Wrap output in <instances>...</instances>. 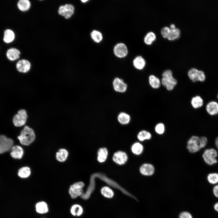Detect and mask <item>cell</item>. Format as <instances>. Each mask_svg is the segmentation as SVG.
Here are the masks:
<instances>
[{
  "label": "cell",
  "mask_w": 218,
  "mask_h": 218,
  "mask_svg": "<svg viewBox=\"0 0 218 218\" xmlns=\"http://www.w3.org/2000/svg\"><path fill=\"white\" fill-rule=\"evenodd\" d=\"M20 143L24 145L28 146L35 140V134L33 129L28 126H25L18 137Z\"/></svg>",
  "instance_id": "6da1fadb"
},
{
  "label": "cell",
  "mask_w": 218,
  "mask_h": 218,
  "mask_svg": "<svg viewBox=\"0 0 218 218\" xmlns=\"http://www.w3.org/2000/svg\"><path fill=\"white\" fill-rule=\"evenodd\" d=\"M161 83L167 90H173L177 83V81L173 76L172 71L170 70H165L163 73Z\"/></svg>",
  "instance_id": "7a4b0ae2"
},
{
  "label": "cell",
  "mask_w": 218,
  "mask_h": 218,
  "mask_svg": "<svg viewBox=\"0 0 218 218\" xmlns=\"http://www.w3.org/2000/svg\"><path fill=\"white\" fill-rule=\"evenodd\" d=\"M28 117L27 111L25 109H20L13 116L12 119L13 123L15 127L22 126L26 123Z\"/></svg>",
  "instance_id": "3957f363"
},
{
  "label": "cell",
  "mask_w": 218,
  "mask_h": 218,
  "mask_svg": "<svg viewBox=\"0 0 218 218\" xmlns=\"http://www.w3.org/2000/svg\"><path fill=\"white\" fill-rule=\"evenodd\" d=\"M84 186V183L81 181L77 182L71 185L69 190V193L71 198L74 199L81 196L84 193L83 187Z\"/></svg>",
  "instance_id": "277c9868"
},
{
  "label": "cell",
  "mask_w": 218,
  "mask_h": 218,
  "mask_svg": "<svg viewBox=\"0 0 218 218\" xmlns=\"http://www.w3.org/2000/svg\"><path fill=\"white\" fill-rule=\"evenodd\" d=\"M217 156V151L213 148L205 150L203 155V157L205 162L210 165L217 163L216 157Z\"/></svg>",
  "instance_id": "5b68a950"
},
{
  "label": "cell",
  "mask_w": 218,
  "mask_h": 218,
  "mask_svg": "<svg viewBox=\"0 0 218 218\" xmlns=\"http://www.w3.org/2000/svg\"><path fill=\"white\" fill-rule=\"evenodd\" d=\"M188 75L190 79L194 82L197 81H203L206 78L203 71L195 68L190 69L188 72Z\"/></svg>",
  "instance_id": "8992f818"
},
{
  "label": "cell",
  "mask_w": 218,
  "mask_h": 218,
  "mask_svg": "<svg viewBox=\"0 0 218 218\" xmlns=\"http://www.w3.org/2000/svg\"><path fill=\"white\" fill-rule=\"evenodd\" d=\"M13 141L5 135H0V154L9 150L13 146Z\"/></svg>",
  "instance_id": "52a82bcc"
},
{
  "label": "cell",
  "mask_w": 218,
  "mask_h": 218,
  "mask_svg": "<svg viewBox=\"0 0 218 218\" xmlns=\"http://www.w3.org/2000/svg\"><path fill=\"white\" fill-rule=\"evenodd\" d=\"M187 147L189 151L191 153L198 151L200 149V137L197 136L192 137L187 141Z\"/></svg>",
  "instance_id": "ba28073f"
},
{
  "label": "cell",
  "mask_w": 218,
  "mask_h": 218,
  "mask_svg": "<svg viewBox=\"0 0 218 218\" xmlns=\"http://www.w3.org/2000/svg\"><path fill=\"white\" fill-rule=\"evenodd\" d=\"M16 68L20 73H26L28 72L31 68V64L28 60L22 59L17 61L16 64Z\"/></svg>",
  "instance_id": "9c48e42d"
},
{
  "label": "cell",
  "mask_w": 218,
  "mask_h": 218,
  "mask_svg": "<svg viewBox=\"0 0 218 218\" xmlns=\"http://www.w3.org/2000/svg\"><path fill=\"white\" fill-rule=\"evenodd\" d=\"M113 86L116 91L120 93L125 92L127 88V84L122 79L118 77H116L114 79Z\"/></svg>",
  "instance_id": "30bf717a"
},
{
  "label": "cell",
  "mask_w": 218,
  "mask_h": 218,
  "mask_svg": "<svg viewBox=\"0 0 218 218\" xmlns=\"http://www.w3.org/2000/svg\"><path fill=\"white\" fill-rule=\"evenodd\" d=\"M112 160L116 164L122 165L124 164L127 162L128 156L125 152L118 151L114 154Z\"/></svg>",
  "instance_id": "8fae6325"
},
{
  "label": "cell",
  "mask_w": 218,
  "mask_h": 218,
  "mask_svg": "<svg viewBox=\"0 0 218 218\" xmlns=\"http://www.w3.org/2000/svg\"><path fill=\"white\" fill-rule=\"evenodd\" d=\"M114 51L115 55L119 58L125 57L128 53V50L126 45L122 43L116 45L114 48Z\"/></svg>",
  "instance_id": "7c38bea8"
},
{
  "label": "cell",
  "mask_w": 218,
  "mask_h": 218,
  "mask_svg": "<svg viewBox=\"0 0 218 218\" xmlns=\"http://www.w3.org/2000/svg\"><path fill=\"white\" fill-rule=\"evenodd\" d=\"M140 173L145 176H150L153 175L155 171L154 166L149 163H145L140 167L139 169Z\"/></svg>",
  "instance_id": "4fadbf2b"
},
{
  "label": "cell",
  "mask_w": 218,
  "mask_h": 218,
  "mask_svg": "<svg viewBox=\"0 0 218 218\" xmlns=\"http://www.w3.org/2000/svg\"><path fill=\"white\" fill-rule=\"evenodd\" d=\"M20 54V52L18 49L15 48H11L7 50L6 56L9 60L13 61L19 58Z\"/></svg>",
  "instance_id": "5bb4252c"
},
{
  "label": "cell",
  "mask_w": 218,
  "mask_h": 218,
  "mask_svg": "<svg viewBox=\"0 0 218 218\" xmlns=\"http://www.w3.org/2000/svg\"><path fill=\"white\" fill-rule=\"evenodd\" d=\"M11 150L10 155L12 157L18 159L22 158L24 155V151L21 147L18 145L13 146Z\"/></svg>",
  "instance_id": "9a60e30c"
},
{
  "label": "cell",
  "mask_w": 218,
  "mask_h": 218,
  "mask_svg": "<svg viewBox=\"0 0 218 218\" xmlns=\"http://www.w3.org/2000/svg\"><path fill=\"white\" fill-rule=\"evenodd\" d=\"M206 110L210 115H214L218 113V103L215 101H211L206 105Z\"/></svg>",
  "instance_id": "2e32d148"
},
{
  "label": "cell",
  "mask_w": 218,
  "mask_h": 218,
  "mask_svg": "<svg viewBox=\"0 0 218 218\" xmlns=\"http://www.w3.org/2000/svg\"><path fill=\"white\" fill-rule=\"evenodd\" d=\"M15 35L14 32L11 29H7L4 32L3 40L6 43H10L14 40Z\"/></svg>",
  "instance_id": "e0dca14e"
},
{
  "label": "cell",
  "mask_w": 218,
  "mask_h": 218,
  "mask_svg": "<svg viewBox=\"0 0 218 218\" xmlns=\"http://www.w3.org/2000/svg\"><path fill=\"white\" fill-rule=\"evenodd\" d=\"M68 156V152L66 149H59L56 154V160L59 162H63L67 159Z\"/></svg>",
  "instance_id": "ac0fdd59"
},
{
  "label": "cell",
  "mask_w": 218,
  "mask_h": 218,
  "mask_svg": "<svg viewBox=\"0 0 218 218\" xmlns=\"http://www.w3.org/2000/svg\"><path fill=\"white\" fill-rule=\"evenodd\" d=\"M97 160L100 163L104 162L106 160L108 155L107 149L101 147L99 149L97 152Z\"/></svg>",
  "instance_id": "d6986e66"
},
{
  "label": "cell",
  "mask_w": 218,
  "mask_h": 218,
  "mask_svg": "<svg viewBox=\"0 0 218 218\" xmlns=\"http://www.w3.org/2000/svg\"><path fill=\"white\" fill-rule=\"evenodd\" d=\"M133 65L134 67L138 70H142L145 67L146 61L141 56L137 57L133 61Z\"/></svg>",
  "instance_id": "ffe728a7"
},
{
  "label": "cell",
  "mask_w": 218,
  "mask_h": 218,
  "mask_svg": "<svg viewBox=\"0 0 218 218\" xmlns=\"http://www.w3.org/2000/svg\"><path fill=\"white\" fill-rule=\"evenodd\" d=\"M36 211L38 213L44 214L47 213L48 208L47 204L44 201L39 202L35 205Z\"/></svg>",
  "instance_id": "44dd1931"
},
{
  "label": "cell",
  "mask_w": 218,
  "mask_h": 218,
  "mask_svg": "<svg viewBox=\"0 0 218 218\" xmlns=\"http://www.w3.org/2000/svg\"><path fill=\"white\" fill-rule=\"evenodd\" d=\"M18 9L22 12H25L28 10L30 7L31 4L28 0H20L17 4Z\"/></svg>",
  "instance_id": "7402d4cb"
},
{
  "label": "cell",
  "mask_w": 218,
  "mask_h": 218,
  "mask_svg": "<svg viewBox=\"0 0 218 218\" xmlns=\"http://www.w3.org/2000/svg\"><path fill=\"white\" fill-rule=\"evenodd\" d=\"M117 120L121 124L123 125L126 124L130 122V117L127 114L122 112L118 114L117 116Z\"/></svg>",
  "instance_id": "603a6c76"
},
{
  "label": "cell",
  "mask_w": 218,
  "mask_h": 218,
  "mask_svg": "<svg viewBox=\"0 0 218 218\" xmlns=\"http://www.w3.org/2000/svg\"><path fill=\"white\" fill-rule=\"evenodd\" d=\"M31 171L30 168L28 167H24L20 168L18 170V176L22 178H26L30 175Z\"/></svg>",
  "instance_id": "cb8c5ba5"
},
{
  "label": "cell",
  "mask_w": 218,
  "mask_h": 218,
  "mask_svg": "<svg viewBox=\"0 0 218 218\" xmlns=\"http://www.w3.org/2000/svg\"><path fill=\"white\" fill-rule=\"evenodd\" d=\"M191 104L194 108L197 109L201 107L203 105V101L200 97L197 96L192 98Z\"/></svg>",
  "instance_id": "d4e9b609"
},
{
  "label": "cell",
  "mask_w": 218,
  "mask_h": 218,
  "mask_svg": "<svg viewBox=\"0 0 218 218\" xmlns=\"http://www.w3.org/2000/svg\"><path fill=\"white\" fill-rule=\"evenodd\" d=\"M149 81L150 86L153 88L157 89L160 85V82L159 79L153 75H150L149 78Z\"/></svg>",
  "instance_id": "484cf974"
},
{
  "label": "cell",
  "mask_w": 218,
  "mask_h": 218,
  "mask_svg": "<svg viewBox=\"0 0 218 218\" xmlns=\"http://www.w3.org/2000/svg\"><path fill=\"white\" fill-rule=\"evenodd\" d=\"M101 192L104 197L109 199L112 198L114 194L113 190L108 186L102 187L101 189Z\"/></svg>",
  "instance_id": "4316f807"
},
{
  "label": "cell",
  "mask_w": 218,
  "mask_h": 218,
  "mask_svg": "<svg viewBox=\"0 0 218 218\" xmlns=\"http://www.w3.org/2000/svg\"><path fill=\"white\" fill-rule=\"evenodd\" d=\"M143 145L139 142H136L131 147L132 153L136 155L141 154L143 151Z\"/></svg>",
  "instance_id": "83f0119b"
},
{
  "label": "cell",
  "mask_w": 218,
  "mask_h": 218,
  "mask_svg": "<svg viewBox=\"0 0 218 218\" xmlns=\"http://www.w3.org/2000/svg\"><path fill=\"white\" fill-rule=\"evenodd\" d=\"M83 209L80 205L75 204L73 205L71 209V213L74 216H79L83 213Z\"/></svg>",
  "instance_id": "f1b7e54d"
},
{
  "label": "cell",
  "mask_w": 218,
  "mask_h": 218,
  "mask_svg": "<svg viewBox=\"0 0 218 218\" xmlns=\"http://www.w3.org/2000/svg\"><path fill=\"white\" fill-rule=\"evenodd\" d=\"M138 139L140 141H143L145 140H150L151 137L150 132L145 130L140 131L137 135Z\"/></svg>",
  "instance_id": "f546056e"
},
{
  "label": "cell",
  "mask_w": 218,
  "mask_h": 218,
  "mask_svg": "<svg viewBox=\"0 0 218 218\" xmlns=\"http://www.w3.org/2000/svg\"><path fill=\"white\" fill-rule=\"evenodd\" d=\"M156 39L155 34L152 31L148 32L144 37V41L145 43L148 45L152 44Z\"/></svg>",
  "instance_id": "4dcf8cb0"
},
{
  "label": "cell",
  "mask_w": 218,
  "mask_h": 218,
  "mask_svg": "<svg viewBox=\"0 0 218 218\" xmlns=\"http://www.w3.org/2000/svg\"><path fill=\"white\" fill-rule=\"evenodd\" d=\"M65 10V15L64 17L66 19L70 18L73 14L74 8L73 6L71 4H66L64 5Z\"/></svg>",
  "instance_id": "1f68e13d"
},
{
  "label": "cell",
  "mask_w": 218,
  "mask_h": 218,
  "mask_svg": "<svg viewBox=\"0 0 218 218\" xmlns=\"http://www.w3.org/2000/svg\"><path fill=\"white\" fill-rule=\"evenodd\" d=\"M180 34V30L178 28H176L175 29L170 30V33L167 38L169 40H173L179 38Z\"/></svg>",
  "instance_id": "d6a6232c"
},
{
  "label": "cell",
  "mask_w": 218,
  "mask_h": 218,
  "mask_svg": "<svg viewBox=\"0 0 218 218\" xmlns=\"http://www.w3.org/2000/svg\"><path fill=\"white\" fill-rule=\"evenodd\" d=\"M91 36L94 41L97 43L100 42L102 39V34L97 30L92 31L91 34Z\"/></svg>",
  "instance_id": "836d02e7"
},
{
  "label": "cell",
  "mask_w": 218,
  "mask_h": 218,
  "mask_svg": "<svg viewBox=\"0 0 218 218\" xmlns=\"http://www.w3.org/2000/svg\"><path fill=\"white\" fill-rule=\"evenodd\" d=\"M207 180L210 183H218V174L215 173L209 174L207 176Z\"/></svg>",
  "instance_id": "e575fe53"
},
{
  "label": "cell",
  "mask_w": 218,
  "mask_h": 218,
  "mask_svg": "<svg viewBox=\"0 0 218 218\" xmlns=\"http://www.w3.org/2000/svg\"><path fill=\"white\" fill-rule=\"evenodd\" d=\"M155 131L158 134H163L165 131L164 125L162 123L157 124L155 127Z\"/></svg>",
  "instance_id": "d590c367"
},
{
  "label": "cell",
  "mask_w": 218,
  "mask_h": 218,
  "mask_svg": "<svg viewBox=\"0 0 218 218\" xmlns=\"http://www.w3.org/2000/svg\"><path fill=\"white\" fill-rule=\"evenodd\" d=\"M170 32V28L168 27H165L161 29V33L163 37L167 38Z\"/></svg>",
  "instance_id": "8d00e7d4"
},
{
  "label": "cell",
  "mask_w": 218,
  "mask_h": 218,
  "mask_svg": "<svg viewBox=\"0 0 218 218\" xmlns=\"http://www.w3.org/2000/svg\"><path fill=\"white\" fill-rule=\"evenodd\" d=\"M207 140L206 137H202L200 138V149L204 147L206 145Z\"/></svg>",
  "instance_id": "74e56055"
},
{
  "label": "cell",
  "mask_w": 218,
  "mask_h": 218,
  "mask_svg": "<svg viewBox=\"0 0 218 218\" xmlns=\"http://www.w3.org/2000/svg\"><path fill=\"white\" fill-rule=\"evenodd\" d=\"M179 218H193V217L190 213L187 211H184L180 214Z\"/></svg>",
  "instance_id": "f35d334b"
},
{
  "label": "cell",
  "mask_w": 218,
  "mask_h": 218,
  "mask_svg": "<svg viewBox=\"0 0 218 218\" xmlns=\"http://www.w3.org/2000/svg\"><path fill=\"white\" fill-rule=\"evenodd\" d=\"M58 12L59 15L64 17L65 15V10L64 5H61L60 7Z\"/></svg>",
  "instance_id": "ab89813d"
},
{
  "label": "cell",
  "mask_w": 218,
  "mask_h": 218,
  "mask_svg": "<svg viewBox=\"0 0 218 218\" xmlns=\"http://www.w3.org/2000/svg\"><path fill=\"white\" fill-rule=\"evenodd\" d=\"M213 193L215 196L218 198V185H216L213 188Z\"/></svg>",
  "instance_id": "60d3db41"
},
{
  "label": "cell",
  "mask_w": 218,
  "mask_h": 218,
  "mask_svg": "<svg viewBox=\"0 0 218 218\" xmlns=\"http://www.w3.org/2000/svg\"><path fill=\"white\" fill-rule=\"evenodd\" d=\"M169 28L170 30H174L176 28L175 25L174 24H171L170 25Z\"/></svg>",
  "instance_id": "b9f144b4"
},
{
  "label": "cell",
  "mask_w": 218,
  "mask_h": 218,
  "mask_svg": "<svg viewBox=\"0 0 218 218\" xmlns=\"http://www.w3.org/2000/svg\"><path fill=\"white\" fill-rule=\"evenodd\" d=\"M214 208L216 211L218 212V203H216L215 204Z\"/></svg>",
  "instance_id": "7bdbcfd3"
},
{
  "label": "cell",
  "mask_w": 218,
  "mask_h": 218,
  "mask_svg": "<svg viewBox=\"0 0 218 218\" xmlns=\"http://www.w3.org/2000/svg\"><path fill=\"white\" fill-rule=\"evenodd\" d=\"M215 144L217 149L218 150V137L216 138L215 140Z\"/></svg>",
  "instance_id": "ee69618b"
},
{
  "label": "cell",
  "mask_w": 218,
  "mask_h": 218,
  "mask_svg": "<svg viewBox=\"0 0 218 218\" xmlns=\"http://www.w3.org/2000/svg\"><path fill=\"white\" fill-rule=\"evenodd\" d=\"M88 1V0H81V1L83 3H84V2H87Z\"/></svg>",
  "instance_id": "f6af8a7d"
},
{
  "label": "cell",
  "mask_w": 218,
  "mask_h": 218,
  "mask_svg": "<svg viewBox=\"0 0 218 218\" xmlns=\"http://www.w3.org/2000/svg\"><path fill=\"white\" fill-rule=\"evenodd\" d=\"M217 99H218V94L217 95Z\"/></svg>",
  "instance_id": "bcb514c9"
}]
</instances>
